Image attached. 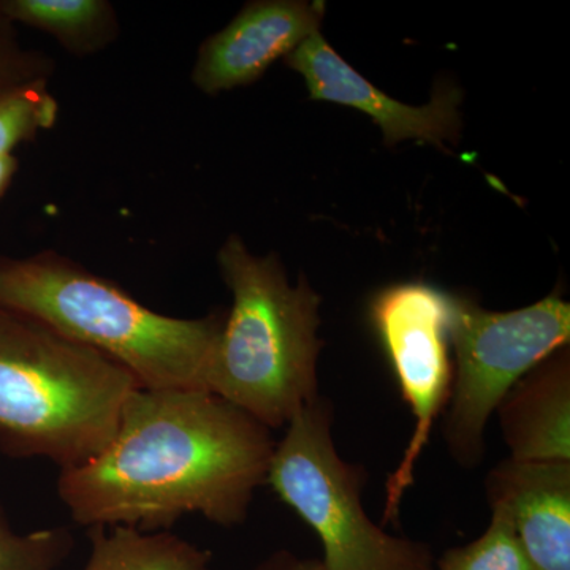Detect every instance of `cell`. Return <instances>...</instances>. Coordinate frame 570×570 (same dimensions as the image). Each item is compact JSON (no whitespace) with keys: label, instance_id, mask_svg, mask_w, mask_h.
Listing matches in <instances>:
<instances>
[{"label":"cell","instance_id":"6da1fadb","mask_svg":"<svg viewBox=\"0 0 570 570\" xmlns=\"http://www.w3.org/2000/svg\"><path fill=\"white\" fill-rule=\"evenodd\" d=\"M276 442L245 411L204 390L138 389L94 459L63 469L58 493L81 527L156 532L190 513L224 528L247 519Z\"/></svg>","mask_w":570,"mask_h":570},{"label":"cell","instance_id":"7a4b0ae2","mask_svg":"<svg viewBox=\"0 0 570 570\" xmlns=\"http://www.w3.org/2000/svg\"><path fill=\"white\" fill-rule=\"evenodd\" d=\"M0 307L126 367L149 390H204L225 313L165 316L62 255L0 258Z\"/></svg>","mask_w":570,"mask_h":570},{"label":"cell","instance_id":"3957f363","mask_svg":"<svg viewBox=\"0 0 570 570\" xmlns=\"http://www.w3.org/2000/svg\"><path fill=\"white\" fill-rule=\"evenodd\" d=\"M220 275L234 296L225 313L205 392L242 409L268 430L285 428L318 400L321 296L305 277L288 283L275 255L255 257L236 235L220 247Z\"/></svg>","mask_w":570,"mask_h":570},{"label":"cell","instance_id":"277c9868","mask_svg":"<svg viewBox=\"0 0 570 570\" xmlns=\"http://www.w3.org/2000/svg\"><path fill=\"white\" fill-rule=\"evenodd\" d=\"M138 389L115 360L0 307V449L9 455L81 466L115 436Z\"/></svg>","mask_w":570,"mask_h":570},{"label":"cell","instance_id":"5b68a950","mask_svg":"<svg viewBox=\"0 0 570 570\" xmlns=\"http://www.w3.org/2000/svg\"><path fill=\"white\" fill-rule=\"evenodd\" d=\"M333 406L302 409L276 442L266 483L317 532L325 570H436L426 543L390 534L363 508L366 472L337 453Z\"/></svg>","mask_w":570,"mask_h":570},{"label":"cell","instance_id":"8992f818","mask_svg":"<svg viewBox=\"0 0 570 570\" xmlns=\"http://www.w3.org/2000/svg\"><path fill=\"white\" fill-rule=\"evenodd\" d=\"M449 340L455 352L444 439L450 456L478 468L485 455V428L509 390L542 360L569 346L570 305L551 294L508 313L450 296Z\"/></svg>","mask_w":570,"mask_h":570},{"label":"cell","instance_id":"52a82bcc","mask_svg":"<svg viewBox=\"0 0 570 570\" xmlns=\"http://www.w3.org/2000/svg\"><path fill=\"white\" fill-rule=\"evenodd\" d=\"M450 296L426 283H401L381 288L370 303L371 325L415 420L403 459L385 487L382 524L397 523L404 494L414 485L415 464L448 407L453 381Z\"/></svg>","mask_w":570,"mask_h":570},{"label":"cell","instance_id":"ba28073f","mask_svg":"<svg viewBox=\"0 0 570 570\" xmlns=\"http://www.w3.org/2000/svg\"><path fill=\"white\" fill-rule=\"evenodd\" d=\"M287 66L302 75L311 99L346 105L373 118L389 146L412 138L442 148L459 134V89L439 88L425 107L401 104L348 66L321 32L291 52Z\"/></svg>","mask_w":570,"mask_h":570},{"label":"cell","instance_id":"9c48e42d","mask_svg":"<svg viewBox=\"0 0 570 570\" xmlns=\"http://www.w3.org/2000/svg\"><path fill=\"white\" fill-rule=\"evenodd\" d=\"M325 3L313 0H258L202 45L193 81L205 94L257 81L273 62L287 58L318 32Z\"/></svg>","mask_w":570,"mask_h":570},{"label":"cell","instance_id":"30bf717a","mask_svg":"<svg viewBox=\"0 0 570 570\" xmlns=\"http://www.w3.org/2000/svg\"><path fill=\"white\" fill-rule=\"evenodd\" d=\"M485 490L491 512L509 521L532 570H570V461H501Z\"/></svg>","mask_w":570,"mask_h":570},{"label":"cell","instance_id":"8fae6325","mask_svg":"<svg viewBox=\"0 0 570 570\" xmlns=\"http://www.w3.org/2000/svg\"><path fill=\"white\" fill-rule=\"evenodd\" d=\"M497 412L510 459L570 461L569 346L528 371Z\"/></svg>","mask_w":570,"mask_h":570},{"label":"cell","instance_id":"7c38bea8","mask_svg":"<svg viewBox=\"0 0 570 570\" xmlns=\"http://www.w3.org/2000/svg\"><path fill=\"white\" fill-rule=\"evenodd\" d=\"M82 570H212V553L168 531L91 528Z\"/></svg>","mask_w":570,"mask_h":570},{"label":"cell","instance_id":"4fadbf2b","mask_svg":"<svg viewBox=\"0 0 570 570\" xmlns=\"http://www.w3.org/2000/svg\"><path fill=\"white\" fill-rule=\"evenodd\" d=\"M14 24L50 33L66 50L91 55L118 36L115 10L104 0H0Z\"/></svg>","mask_w":570,"mask_h":570},{"label":"cell","instance_id":"5bb4252c","mask_svg":"<svg viewBox=\"0 0 570 570\" xmlns=\"http://www.w3.org/2000/svg\"><path fill=\"white\" fill-rule=\"evenodd\" d=\"M59 105L47 81L29 82L0 94V200L18 171V146L58 121Z\"/></svg>","mask_w":570,"mask_h":570},{"label":"cell","instance_id":"9a60e30c","mask_svg":"<svg viewBox=\"0 0 570 570\" xmlns=\"http://www.w3.org/2000/svg\"><path fill=\"white\" fill-rule=\"evenodd\" d=\"M436 570H532L515 532L504 517L491 512L489 528L479 539L449 549Z\"/></svg>","mask_w":570,"mask_h":570},{"label":"cell","instance_id":"2e32d148","mask_svg":"<svg viewBox=\"0 0 570 570\" xmlns=\"http://www.w3.org/2000/svg\"><path fill=\"white\" fill-rule=\"evenodd\" d=\"M73 535L66 528L20 534L0 505V570H55L69 558Z\"/></svg>","mask_w":570,"mask_h":570},{"label":"cell","instance_id":"e0dca14e","mask_svg":"<svg viewBox=\"0 0 570 570\" xmlns=\"http://www.w3.org/2000/svg\"><path fill=\"white\" fill-rule=\"evenodd\" d=\"M51 71V59L43 52L26 50L14 22L0 10V94L29 82L48 81Z\"/></svg>","mask_w":570,"mask_h":570},{"label":"cell","instance_id":"ac0fdd59","mask_svg":"<svg viewBox=\"0 0 570 570\" xmlns=\"http://www.w3.org/2000/svg\"><path fill=\"white\" fill-rule=\"evenodd\" d=\"M254 570H325L321 560L302 558L288 550L275 551Z\"/></svg>","mask_w":570,"mask_h":570}]
</instances>
